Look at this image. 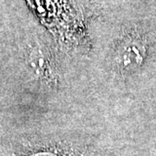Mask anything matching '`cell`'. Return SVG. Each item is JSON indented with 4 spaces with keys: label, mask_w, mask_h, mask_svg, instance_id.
Wrapping results in <instances>:
<instances>
[{
    "label": "cell",
    "mask_w": 156,
    "mask_h": 156,
    "mask_svg": "<svg viewBox=\"0 0 156 156\" xmlns=\"http://www.w3.org/2000/svg\"><path fill=\"white\" fill-rule=\"evenodd\" d=\"M119 61L126 68H134L140 64L143 59V47L137 44L125 46L120 54Z\"/></svg>",
    "instance_id": "obj_1"
}]
</instances>
